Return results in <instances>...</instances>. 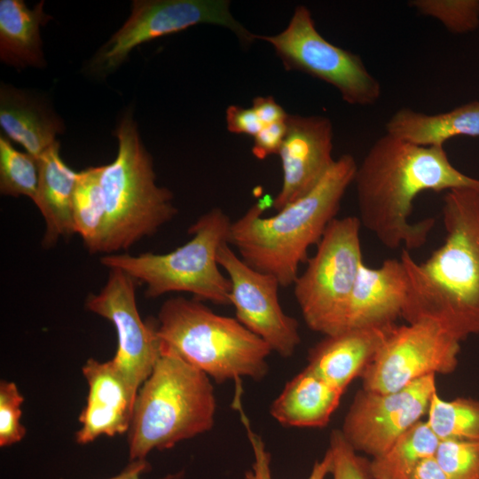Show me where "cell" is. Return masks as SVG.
<instances>
[{"label":"cell","mask_w":479,"mask_h":479,"mask_svg":"<svg viewBox=\"0 0 479 479\" xmlns=\"http://www.w3.org/2000/svg\"><path fill=\"white\" fill-rule=\"evenodd\" d=\"M358 219L386 247H420L433 218L409 221L414 199L422 192L479 189V179L457 169L444 147L421 146L385 134L357 168Z\"/></svg>","instance_id":"1"},{"label":"cell","mask_w":479,"mask_h":479,"mask_svg":"<svg viewBox=\"0 0 479 479\" xmlns=\"http://www.w3.org/2000/svg\"><path fill=\"white\" fill-rule=\"evenodd\" d=\"M443 219L444 242L424 263L402 251L407 293L401 317L433 322L461 342L479 334L478 189L448 191Z\"/></svg>","instance_id":"2"},{"label":"cell","mask_w":479,"mask_h":479,"mask_svg":"<svg viewBox=\"0 0 479 479\" xmlns=\"http://www.w3.org/2000/svg\"><path fill=\"white\" fill-rule=\"evenodd\" d=\"M357 168L352 155L342 154L309 193L274 216H263L262 201L254 204L232 222L229 245L253 269L274 276L282 287L293 285L300 264L309 259V248L318 244L336 218Z\"/></svg>","instance_id":"3"},{"label":"cell","mask_w":479,"mask_h":479,"mask_svg":"<svg viewBox=\"0 0 479 479\" xmlns=\"http://www.w3.org/2000/svg\"><path fill=\"white\" fill-rule=\"evenodd\" d=\"M216 402L210 378L178 356L161 349L137 391L128 431L130 461L146 459L210 430Z\"/></svg>","instance_id":"4"},{"label":"cell","mask_w":479,"mask_h":479,"mask_svg":"<svg viewBox=\"0 0 479 479\" xmlns=\"http://www.w3.org/2000/svg\"><path fill=\"white\" fill-rule=\"evenodd\" d=\"M161 349L171 352L218 383L268 372L269 346L237 318L219 315L200 301L166 300L158 313Z\"/></svg>","instance_id":"5"},{"label":"cell","mask_w":479,"mask_h":479,"mask_svg":"<svg viewBox=\"0 0 479 479\" xmlns=\"http://www.w3.org/2000/svg\"><path fill=\"white\" fill-rule=\"evenodd\" d=\"M114 135L116 157L101 166L106 217L100 253L106 255L127 250L152 236L177 213L172 192L156 184L153 159L131 112L120 120Z\"/></svg>","instance_id":"6"},{"label":"cell","mask_w":479,"mask_h":479,"mask_svg":"<svg viewBox=\"0 0 479 479\" xmlns=\"http://www.w3.org/2000/svg\"><path fill=\"white\" fill-rule=\"evenodd\" d=\"M232 222L220 208L200 216L188 229L192 238L166 254H110L100 258L108 269H120L145 285V295L156 298L172 292L192 294L200 302L230 304L231 282L220 271L217 253L228 243Z\"/></svg>","instance_id":"7"},{"label":"cell","mask_w":479,"mask_h":479,"mask_svg":"<svg viewBox=\"0 0 479 479\" xmlns=\"http://www.w3.org/2000/svg\"><path fill=\"white\" fill-rule=\"evenodd\" d=\"M361 225L357 216L334 218L294 283L308 327L324 335L345 329L349 299L364 263Z\"/></svg>","instance_id":"8"},{"label":"cell","mask_w":479,"mask_h":479,"mask_svg":"<svg viewBox=\"0 0 479 479\" xmlns=\"http://www.w3.org/2000/svg\"><path fill=\"white\" fill-rule=\"evenodd\" d=\"M273 48L287 70L306 73L334 86L350 105L369 106L381 97L380 82L359 55L328 42L317 30L310 11L298 5L287 27L259 35Z\"/></svg>","instance_id":"9"},{"label":"cell","mask_w":479,"mask_h":479,"mask_svg":"<svg viewBox=\"0 0 479 479\" xmlns=\"http://www.w3.org/2000/svg\"><path fill=\"white\" fill-rule=\"evenodd\" d=\"M199 24L228 28L245 44L256 35L243 27L230 12L226 0H134L125 23L98 50L90 68L99 75L115 70L137 46Z\"/></svg>","instance_id":"10"},{"label":"cell","mask_w":479,"mask_h":479,"mask_svg":"<svg viewBox=\"0 0 479 479\" xmlns=\"http://www.w3.org/2000/svg\"><path fill=\"white\" fill-rule=\"evenodd\" d=\"M459 351L460 342L433 322L395 325L362 374V388L388 393L428 375L452 373Z\"/></svg>","instance_id":"11"},{"label":"cell","mask_w":479,"mask_h":479,"mask_svg":"<svg viewBox=\"0 0 479 479\" xmlns=\"http://www.w3.org/2000/svg\"><path fill=\"white\" fill-rule=\"evenodd\" d=\"M437 391L436 375L417 380L393 392L359 389L344 417V440L372 458L383 454L394 442L427 415Z\"/></svg>","instance_id":"12"},{"label":"cell","mask_w":479,"mask_h":479,"mask_svg":"<svg viewBox=\"0 0 479 479\" xmlns=\"http://www.w3.org/2000/svg\"><path fill=\"white\" fill-rule=\"evenodd\" d=\"M217 262L231 282L230 304L236 318L279 356H292L301 342L298 321L286 314L279 301V280L247 265L223 244Z\"/></svg>","instance_id":"13"},{"label":"cell","mask_w":479,"mask_h":479,"mask_svg":"<svg viewBox=\"0 0 479 479\" xmlns=\"http://www.w3.org/2000/svg\"><path fill=\"white\" fill-rule=\"evenodd\" d=\"M136 280L120 269H109L99 293L88 295L86 309L107 320L117 334L111 359L131 388L138 391L161 356L156 326L140 317L136 302Z\"/></svg>","instance_id":"14"},{"label":"cell","mask_w":479,"mask_h":479,"mask_svg":"<svg viewBox=\"0 0 479 479\" xmlns=\"http://www.w3.org/2000/svg\"><path fill=\"white\" fill-rule=\"evenodd\" d=\"M279 152L283 179L272 207L280 210L309 193L334 164L333 124L322 115L288 114Z\"/></svg>","instance_id":"15"},{"label":"cell","mask_w":479,"mask_h":479,"mask_svg":"<svg viewBox=\"0 0 479 479\" xmlns=\"http://www.w3.org/2000/svg\"><path fill=\"white\" fill-rule=\"evenodd\" d=\"M82 372L89 392L79 416L81 428L75 433L76 443L87 444L102 436L128 432L137 392L111 359L101 362L90 358Z\"/></svg>","instance_id":"16"},{"label":"cell","mask_w":479,"mask_h":479,"mask_svg":"<svg viewBox=\"0 0 479 479\" xmlns=\"http://www.w3.org/2000/svg\"><path fill=\"white\" fill-rule=\"evenodd\" d=\"M406 293L407 276L400 259H387L377 268L363 263L349 299L345 329L395 325Z\"/></svg>","instance_id":"17"},{"label":"cell","mask_w":479,"mask_h":479,"mask_svg":"<svg viewBox=\"0 0 479 479\" xmlns=\"http://www.w3.org/2000/svg\"><path fill=\"white\" fill-rule=\"evenodd\" d=\"M395 325L348 328L325 335L310 349L306 367L344 393L353 380L362 376Z\"/></svg>","instance_id":"18"},{"label":"cell","mask_w":479,"mask_h":479,"mask_svg":"<svg viewBox=\"0 0 479 479\" xmlns=\"http://www.w3.org/2000/svg\"><path fill=\"white\" fill-rule=\"evenodd\" d=\"M0 126L5 135L36 159L53 145L64 125L59 116L25 90L2 84Z\"/></svg>","instance_id":"19"},{"label":"cell","mask_w":479,"mask_h":479,"mask_svg":"<svg viewBox=\"0 0 479 479\" xmlns=\"http://www.w3.org/2000/svg\"><path fill=\"white\" fill-rule=\"evenodd\" d=\"M59 146L57 141L38 159L39 183L34 203L44 219L43 245L45 247L54 246L60 237L75 233L73 196L78 172L63 161Z\"/></svg>","instance_id":"20"},{"label":"cell","mask_w":479,"mask_h":479,"mask_svg":"<svg viewBox=\"0 0 479 479\" xmlns=\"http://www.w3.org/2000/svg\"><path fill=\"white\" fill-rule=\"evenodd\" d=\"M343 392L305 367L292 378L271 406L281 425L294 428L326 427Z\"/></svg>","instance_id":"21"},{"label":"cell","mask_w":479,"mask_h":479,"mask_svg":"<svg viewBox=\"0 0 479 479\" xmlns=\"http://www.w3.org/2000/svg\"><path fill=\"white\" fill-rule=\"evenodd\" d=\"M386 133L421 146H441L458 136L479 137V101L437 114L410 108L397 110L386 123Z\"/></svg>","instance_id":"22"},{"label":"cell","mask_w":479,"mask_h":479,"mask_svg":"<svg viewBox=\"0 0 479 479\" xmlns=\"http://www.w3.org/2000/svg\"><path fill=\"white\" fill-rule=\"evenodd\" d=\"M51 19L43 12V1L29 9L21 0H1V61L17 69L44 67L40 28Z\"/></svg>","instance_id":"23"},{"label":"cell","mask_w":479,"mask_h":479,"mask_svg":"<svg viewBox=\"0 0 479 479\" xmlns=\"http://www.w3.org/2000/svg\"><path fill=\"white\" fill-rule=\"evenodd\" d=\"M439 442L426 420H420L383 454L372 459V479H409L421 461L435 456Z\"/></svg>","instance_id":"24"},{"label":"cell","mask_w":479,"mask_h":479,"mask_svg":"<svg viewBox=\"0 0 479 479\" xmlns=\"http://www.w3.org/2000/svg\"><path fill=\"white\" fill-rule=\"evenodd\" d=\"M106 217L101 166L78 172L73 196V224L90 253H100Z\"/></svg>","instance_id":"25"},{"label":"cell","mask_w":479,"mask_h":479,"mask_svg":"<svg viewBox=\"0 0 479 479\" xmlns=\"http://www.w3.org/2000/svg\"><path fill=\"white\" fill-rule=\"evenodd\" d=\"M426 417L427 424L440 441H479V399L460 397L444 400L436 391Z\"/></svg>","instance_id":"26"},{"label":"cell","mask_w":479,"mask_h":479,"mask_svg":"<svg viewBox=\"0 0 479 479\" xmlns=\"http://www.w3.org/2000/svg\"><path fill=\"white\" fill-rule=\"evenodd\" d=\"M39 183L38 159L15 149L6 136H0V192L26 196L35 202Z\"/></svg>","instance_id":"27"},{"label":"cell","mask_w":479,"mask_h":479,"mask_svg":"<svg viewBox=\"0 0 479 479\" xmlns=\"http://www.w3.org/2000/svg\"><path fill=\"white\" fill-rule=\"evenodd\" d=\"M410 5L439 20L453 34L469 33L479 27V0H414Z\"/></svg>","instance_id":"28"},{"label":"cell","mask_w":479,"mask_h":479,"mask_svg":"<svg viewBox=\"0 0 479 479\" xmlns=\"http://www.w3.org/2000/svg\"><path fill=\"white\" fill-rule=\"evenodd\" d=\"M434 458L448 479H479V441L442 440Z\"/></svg>","instance_id":"29"},{"label":"cell","mask_w":479,"mask_h":479,"mask_svg":"<svg viewBox=\"0 0 479 479\" xmlns=\"http://www.w3.org/2000/svg\"><path fill=\"white\" fill-rule=\"evenodd\" d=\"M235 404L240 411V418L247 429V437L254 452L252 469L246 473L245 479H272L270 468L271 456L265 448L263 439L250 428V423L240 406V398ZM332 469V454L327 449L324 457L315 462L308 479H326Z\"/></svg>","instance_id":"30"},{"label":"cell","mask_w":479,"mask_h":479,"mask_svg":"<svg viewBox=\"0 0 479 479\" xmlns=\"http://www.w3.org/2000/svg\"><path fill=\"white\" fill-rule=\"evenodd\" d=\"M24 401L17 385L12 381L0 382V446L19 443L26 435L20 422L21 404Z\"/></svg>","instance_id":"31"},{"label":"cell","mask_w":479,"mask_h":479,"mask_svg":"<svg viewBox=\"0 0 479 479\" xmlns=\"http://www.w3.org/2000/svg\"><path fill=\"white\" fill-rule=\"evenodd\" d=\"M328 450L332 454L333 479H372L370 461L357 454L340 430L331 433Z\"/></svg>","instance_id":"32"},{"label":"cell","mask_w":479,"mask_h":479,"mask_svg":"<svg viewBox=\"0 0 479 479\" xmlns=\"http://www.w3.org/2000/svg\"><path fill=\"white\" fill-rule=\"evenodd\" d=\"M286 121L266 125L254 137L252 153L257 159L279 153L287 131Z\"/></svg>","instance_id":"33"},{"label":"cell","mask_w":479,"mask_h":479,"mask_svg":"<svg viewBox=\"0 0 479 479\" xmlns=\"http://www.w3.org/2000/svg\"><path fill=\"white\" fill-rule=\"evenodd\" d=\"M225 116L227 129L232 133L255 137L264 127L252 107L230 106Z\"/></svg>","instance_id":"34"},{"label":"cell","mask_w":479,"mask_h":479,"mask_svg":"<svg viewBox=\"0 0 479 479\" xmlns=\"http://www.w3.org/2000/svg\"><path fill=\"white\" fill-rule=\"evenodd\" d=\"M252 108L264 126L285 122L288 116V114L271 96L255 97L253 99Z\"/></svg>","instance_id":"35"},{"label":"cell","mask_w":479,"mask_h":479,"mask_svg":"<svg viewBox=\"0 0 479 479\" xmlns=\"http://www.w3.org/2000/svg\"><path fill=\"white\" fill-rule=\"evenodd\" d=\"M409 479H448V477L432 457L421 461L412 471Z\"/></svg>","instance_id":"36"},{"label":"cell","mask_w":479,"mask_h":479,"mask_svg":"<svg viewBox=\"0 0 479 479\" xmlns=\"http://www.w3.org/2000/svg\"><path fill=\"white\" fill-rule=\"evenodd\" d=\"M149 470L146 459L132 460L118 475L106 479H142V475Z\"/></svg>","instance_id":"37"},{"label":"cell","mask_w":479,"mask_h":479,"mask_svg":"<svg viewBox=\"0 0 479 479\" xmlns=\"http://www.w3.org/2000/svg\"><path fill=\"white\" fill-rule=\"evenodd\" d=\"M478 201H479V189H478Z\"/></svg>","instance_id":"38"}]
</instances>
